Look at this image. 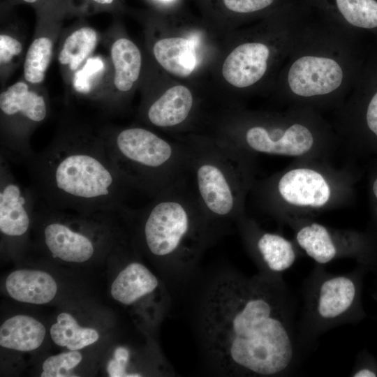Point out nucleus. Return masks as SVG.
<instances>
[{"instance_id": "1", "label": "nucleus", "mask_w": 377, "mask_h": 377, "mask_svg": "<svg viewBox=\"0 0 377 377\" xmlns=\"http://www.w3.org/2000/svg\"><path fill=\"white\" fill-rule=\"evenodd\" d=\"M200 302V346L216 374L272 377L290 372L297 343L280 278L221 274Z\"/></svg>"}, {"instance_id": "2", "label": "nucleus", "mask_w": 377, "mask_h": 377, "mask_svg": "<svg viewBox=\"0 0 377 377\" xmlns=\"http://www.w3.org/2000/svg\"><path fill=\"white\" fill-rule=\"evenodd\" d=\"M41 205L91 214L122 212L133 189L111 161L101 136L68 133L24 163Z\"/></svg>"}, {"instance_id": "3", "label": "nucleus", "mask_w": 377, "mask_h": 377, "mask_svg": "<svg viewBox=\"0 0 377 377\" xmlns=\"http://www.w3.org/2000/svg\"><path fill=\"white\" fill-rule=\"evenodd\" d=\"M127 212L138 221L146 251L170 267L191 266L217 237L188 181Z\"/></svg>"}, {"instance_id": "4", "label": "nucleus", "mask_w": 377, "mask_h": 377, "mask_svg": "<svg viewBox=\"0 0 377 377\" xmlns=\"http://www.w3.org/2000/svg\"><path fill=\"white\" fill-rule=\"evenodd\" d=\"M186 147L189 185L217 235L242 216L248 184L245 151L217 137L191 135Z\"/></svg>"}, {"instance_id": "5", "label": "nucleus", "mask_w": 377, "mask_h": 377, "mask_svg": "<svg viewBox=\"0 0 377 377\" xmlns=\"http://www.w3.org/2000/svg\"><path fill=\"white\" fill-rule=\"evenodd\" d=\"M113 165L133 190L151 198L188 182L184 142L139 126L101 136Z\"/></svg>"}, {"instance_id": "6", "label": "nucleus", "mask_w": 377, "mask_h": 377, "mask_svg": "<svg viewBox=\"0 0 377 377\" xmlns=\"http://www.w3.org/2000/svg\"><path fill=\"white\" fill-rule=\"evenodd\" d=\"M360 272L332 274L317 270L308 281L303 330L310 336L362 318Z\"/></svg>"}, {"instance_id": "7", "label": "nucleus", "mask_w": 377, "mask_h": 377, "mask_svg": "<svg viewBox=\"0 0 377 377\" xmlns=\"http://www.w3.org/2000/svg\"><path fill=\"white\" fill-rule=\"evenodd\" d=\"M40 206L37 218L42 223L41 238L52 256L68 263H84L92 258L96 245L88 230L112 212L71 215L64 210Z\"/></svg>"}, {"instance_id": "8", "label": "nucleus", "mask_w": 377, "mask_h": 377, "mask_svg": "<svg viewBox=\"0 0 377 377\" xmlns=\"http://www.w3.org/2000/svg\"><path fill=\"white\" fill-rule=\"evenodd\" d=\"M219 139L245 151L300 156L308 152L313 144L311 131L295 124L286 128H270L265 125H250L246 128L222 126Z\"/></svg>"}, {"instance_id": "9", "label": "nucleus", "mask_w": 377, "mask_h": 377, "mask_svg": "<svg viewBox=\"0 0 377 377\" xmlns=\"http://www.w3.org/2000/svg\"><path fill=\"white\" fill-rule=\"evenodd\" d=\"M0 231L8 238L18 239L28 232L38 200L34 188L15 178L8 160L0 156Z\"/></svg>"}, {"instance_id": "10", "label": "nucleus", "mask_w": 377, "mask_h": 377, "mask_svg": "<svg viewBox=\"0 0 377 377\" xmlns=\"http://www.w3.org/2000/svg\"><path fill=\"white\" fill-rule=\"evenodd\" d=\"M236 225L255 258L261 274L279 278L295 263V250L293 244L284 237L259 230L243 216Z\"/></svg>"}, {"instance_id": "11", "label": "nucleus", "mask_w": 377, "mask_h": 377, "mask_svg": "<svg viewBox=\"0 0 377 377\" xmlns=\"http://www.w3.org/2000/svg\"><path fill=\"white\" fill-rule=\"evenodd\" d=\"M342 80V69L335 60L316 56L297 59L288 75L291 91L304 97L329 94L341 85Z\"/></svg>"}, {"instance_id": "12", "label": "nucleus", "mask_w": 377, "mask_h": 377, "mask_svg": "<svg viewBox=\"0 0 377 377\" xmlns=\"http://www.w3.org/2000/svg\"><path fill=\"white\" fill-rule=\"evenodd\" d=\"M279 195L297 206L321 207L330 197V188L323 176L309 168H295L283 175L276 184Z\"/></svg>"}, {"instance_id": "13", "label": "nucleus", "mask_w": 377, "mask_h": 377, "mask_svg": "<svg viewBox=\"0 0 377 377\" xmlns=\"http://www.w3.org/2000/svg\"><path fill=\"white\" fill-rule=\"evenodd\" d=\"M269 49L262 43H242L227 56L221 72L225 80L237 88L253 85L265 75Z\"/></svg>"}, {"instance_id": "14", "label": "nucleus", "mask_w": 377, "mask_h": 377, "mask_svg": "<svg viewBox=\"0 0 377 377\" xmlns=\"http://www.w3.org/2000/svg\"><path fill=\"white\" fill-rule=\"evenodd\" d=\"M195 109L191 91L184 85L166 89L147 108L145 117L152 126L163 129H177L188 122Z\"/></svg>"}, {"instance_id": "15", "label": "nucleus", "mask_w": 377, "mask_h": 377, "mask_svg": "<svg viewBox=\"0 0 377 377\" xmlns=\"http://www.w3.org/2000/svg\"><path fill=\"white\" fill-rule=\"evenodd\" d=\"M6 288L9 295L17 301L41 304L54 297L57 285L54 278L45 272L19 269L8 276Z\"/></svg>"}, {"instance_id": "16", "label": "nucleus", "mask_w": 377, "mask_h": 377, "mask_svg": "<svg viewBox=\"0 0 377 377\" xmlns=\"http://www.w3.org/2000/svg\"><path fill=\"white\" fill-rule=\"evenodd\" d=\"M159 287V280L145 265L131 262L113 281L110 293L117 302L131 305L154 293Z\"/></svg>"}, {"instance_id": "17", "label": "nucleus", "mask_w": 377, "mask_h": 377, "mask_svg": "<svg viewBox=\"0 0 377 377\" xmlns=\"http://www.w3.org/2000/svg\"><path fill=\"white\" fill-rule=\"evenodd\" d=\"M0 109L6 117L20 118L30 124L43 121L47 113L44 98L29 91L22 82H16L1 93Z\"/></svg>"}, {"instance_id": "18", "label": "nucleus", "mask_w": 377, "mask_h": 377, "mask_svg": "<svg viewBox=\"0 0 377 377\" xmlns=\"http://www.w3.org/2000/svg\"><path fill=\"white\" fill-rule=\"evenodd\" d=\"M153 53L158 63L166 71L177 77H188L196 65L193 45L183 37L161 38L155 43Z\"/></svg>"}, {"instance_id": "19", "label": "nucleus", "mask_w": 377, "mask_h": 377, "mask_svg": "<svg viewBox=\"0 0 377 377\" xmlns=\"http://www.w3.org/2000/svg\"><path fill=\"white\" fill-rule=\"evenodd\" d=\"M44 325L33 317L17 315L5 320L0 327V345L18 351H31L43 343Z\"/></svg>"}, {"instance_id": "20", "label": "nucleus", "mask_w": 377, "mask_h": 377, "mask_svg": "<svg viewBox=\"0 0 377 377\" xmlns=\"http://www.w3.org/2000/svg\"><path fill=\"white\" fill-rule=\"evenodd\" d=\"M295 239L300 247L318 264L328 263L344 252L329 229L318 223L301 227Z\"/></svg>"}, {"instance_id": "21", "label": "nucleus", "mask_w": 377, "mask_h": 377, "mask_svg": "<svg viewBox=\"0 0 377 377\" xmlns=\"http://www.w3.org/2000/svg\"><path fill=\"white\" fill-rule=\"evenodd\" d=\"M111 57L115 70V87L120 91H129L140 73L142 56L139 48L129 39L121 38L112 44Z\"/></svg>"}, {"instance_id": "22", "label": "nucleus", "mask_w": 377, "mask_h": 377, "mask_svg": "<svg viewBox=\"0 0 377 377\" xmlns=\"http://www.w3.org/2000/svg\"><path fill=\"white\" fill-rule=\"evenodd\" d=\"M50 335L57 345L70 350L82 349L99 338L96 330L80 326L71 314L65 312L57 316V322L50 328Z\"/></svg>"}, {"instance_id": "23", "label": "nucleus", "mask_w": 377, "mask_h": 377, "mask_svg": "<svg viewBox=\"0 0 377 377\" xmlns=\"http://www.w3.org/2000/svg\"><path fill=\"white\" fill-rule=\"evenodd\" d=\"M97 43L94 29L82 27L73 32L65 40L59 54L63 65H69L71 70H76L91 53Z\"/></svg>"}, {"instance_id": "24", "label": "nucleus", "mask_w": 377, "mask_h": 377, "mask_svg": "<svg viewBox=\"0 0 377 377\" xmlns=\"http://www.w3.org/2000/svg\"><path fill=\"white\" fill-rule=\"evenodd\" d=\"M52 52V43L47 37H40L30 45L24 61V75L31 83H40L45 77Z\"/></svg>"}, {"instance_id": "25", "label": "nucleus", "mask_w": 377, "mask_h": 377, "mask_svg": "<svg viewBox=\"0 0 377 377\" xmlns=\"http://www.w3.org/2000/svg\"><path fill=\"white\" fill-rule=\"evenodd\" d=\"M337 7L350 24L363 29L377 27L376 0H336Z\"/></svg>"}, {"instance_id": "26", "label": "nucleus", "mask_w": 377, "mask_h": 377, "mask_svg": "<svg viewBox=\"0 0 377 377\" xmlns=\"http://www.w3.org/2000/svg\"><path fill=\"white\" fill-rule=\"evenodd\" d=\"M82 359L77 350L60 353L47 358L43 364V377L72 376L71 371L75 368Z\"/></svg>"}, {"instance_id": "27", "label": "nucleus", "mask_w": 377, "mask_h": 377, "mask_svg": "<svg viewBox=\"0 0 377 377\" xmlns=\"http://www.w3.org/2000/svg\"><path fill=\"white\" fill-rule=\"evenodd\" d=\"M130 359V352L124 346L117 347L114 353V358L108 364V372L110 377H131L127 371Z\"/></svg>"}, {"instance_id": "28", "label": "nucleus", "mask_w": 377, "mask_h": 377, "mask_svg": "<svg viewBox=\"0 0 377 377\" xmlns=\"http://www.w3.org/2000/svg\"><path fill=\"white\" fill-rule=\"evenodd\" d=\"M230 10L239 13H249L262 10L271 5L274 0H223Z\"/></svg>"}, {"instance_id": "29", "label": "nucleus", "mask_w": 377, "mask_h": 377, "mask_svg": "<svg viewBox=\"0 0 377 377\" xmlns=\"http://www.w3.org/2000/svg\"><path fill=\"white\" fill-rule=\"evenodd\" d=\"M21 43L15 38L5 34L0 36V61L7 64L22 52Z\"/></svg>"}, {"instance_id": "30", "label": "nucleus", "mask_w": 377, "mask_h": 377, "mask_svg": "<svg viewBox=\"0 0 377 377\" xmlns=\"http://www.w3.org/2000/svg\"><path fill=\"white\" fill-rule=\"evenodd\" d=\"M366 121L369 129L377 137V91L368 104Z\"/></svg>"}, {"instance_id": "31", "label": "nucleus", "mask_w": 377, "mask_h": 377, "mask_svg": "<svg viewBox=\"0 0 377 377\" xmlns=\"http://www.w3.org/2000/svg\"><path fill=\"white\" fill-rule=\"evenodd\" d=\"M351 376L353 377H376L377 376V367L374 363H360L355 367Z\"/></svg>"}, {"instance_id": "32", "label": "nucleus", "mask_w": 377, "mask_h": 377, "mask_svg": "<svg viewBox=\"0 0 377 377\" xmlns=\"http://www.w3.org/2000/svg\"><path fill=\"white\" fill-rule=\"evenodd\" d=\"M372 189L375 197L377 198V177L373 183Z\"/></svg>"}, {"instance_id": "33", "label": "nucleus", "mask_w": 377, "mask_h": 377, "mask_svg": "<svg viewBox=\"0 0 377 377\" xmlns=\"http://www.w3.org/2000/svg\"><path fill=\"white\" fill-rule=\"evenodd\" d=\"M94 1L101 4H108V3H111L113 0H94Z\"/></svg>"}, {"instance_id": "34", "label": "nucleus", "mask_w": 377, "mask_h": 377, "mask_svg": "<svg viewBox=\"0 0 377 377\" xmlns=\"http://www.w3.org/2000/svg\"><path fill=\"white\" fill-rule=\"evenodd\" d=\"M24 1H26V2H28V3H34L37 0H24Z\"/></svg>"}]
</instances>
